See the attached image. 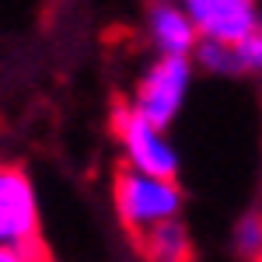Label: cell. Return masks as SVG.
<instances>
[{
	"instance_id": "cell-1",
	"label": "cell",
	"mask_w": 262,
	"mask_h": 262,
	"mask_svg": "<svg viewBox=\"0 0 262 262\" xmlns=\"http://www.w3.org/2000/svg\"><path fill=\"white\" fill-rule=\"evenodd\" d=\"M112 206L122 227L133 238H140L143 231L158 224L182 221L185 192L179 179H158V175H143L133 168H119L112 175Z\"/></svg>"
},
{
	"instance_id": "cell-2",
	"label": "cell",
	"mask_w": 262,
	"mask_h": 262,
	"mask_svg": "<svg viewBox=\"0 0 262 262\" xmlns=\"http://www.w3.org/2000/svg\"><path fill=\"white\" fill-rule=\"evenodd\" d=\"M192 81H196V63L182 60V56H150L143 63V70L133 81V91L126 105L150 119L154 126L168 129L171 122L182 116L185 101H189V91H192Z\"/></svg>"
},
{
	"instance_id": "cell-3",
	"label": "cell",
	"mask_w": 262,
	"mask_h": 262,
	"mask_svg": "<svg viewBox=\"0 0 262 262\" xmlns=\"http://www.w3.org/2000/svg\"><path fill=\"white\" fill-rule=\"evenodd\" d=\"M112 137H116V147L122 154V168L158 175V179H179L182 158L168 137V129L137 116L126 101L112 108Z\"/></svg>"
},
{
	"instance_id": "cell-4",
	"label": "cell",
	"mask_w": 262,
	"mask_h": 262,
	"mask_svg": "<svg viewBox=\"0 0 262 262\" xmlns=\"http://www.w3.org/2000/svg\"><path fill=\"white\" fill-rule=\"evenodd\" d=\"M28 245H42L39 189L21 164L0 161V248Z\"/></svg>"
},
{
	"instance_id": "cell-5",
	"label": "cell",
	"mask_w": 262,
	"mask_h": 262,
	"mask_svg": "<svg viewBox=\"0 0 262 262\" xmlns=\"http://www.w3.org/2000/svg\"><path fill=\"white\" fill-rule=\"evenodd\" d=\"M143 42L150 46L154 56H182L192 60L200 49V28L189 14V7L179 0H150L140 18Z\"/></svg>"
},
{
	"instance_id": "cell-6",
	"label": "cell",
	"mask_w": 262,
	"mask_h": 262,
	"mask_svg": "<svg viewBox=\"0 0 262 262\" xmlns=\"http://www.w3.org/2000/svg\"><path fill=\"white\" fill-rule=\"evenodd\" d=\"M185 7L203 42L242 46L262 28V0H189Z\"/></svg>"
},
{
	"instance_id": "cell-7",
	"label": "cell",
	"mask_w": 262,
	"mask_h": 262,
	"mask_svg": "<svg viewBox=\"0 0 262 262\" xmlns=\"http://www.w3.org/2000/svg\"><path fill=\"white\" fill-rule=\"evenodd\" d=\"M137 248L143 262H192V252H196L185 221H168L143 231L137 238Z\"/></svg>"
},
{
	"instance_id": "cell-8",
	"label": "cell",
	"mask_w": 262,
	"mask_h": 262,
	"mask_svg": "<svg viewBox=\"0 0 262 262\" xmlns=\"http://www.w3.org/2000/svg\"><path fill=\"white\" fill-rule=\"evenodd\" d=\"M231 248L242 262H259L262 259V210L242 213L231 227Z\"/></svg>"
},
{
	"instance_id": "cell-9",
	"label": "cell",
	"mask_w": 262,
	"mask_h": 262,
	"mask_svg": "<svg viewBox=\"0 0 262 262\" xmlns=\"http://www.w3.org/2000/svg\"><path fill=\"white\" fill-rule=\"evenodd\" d=\"M196 70L217 74V77H242V60H238V46H221V42H200L196 49Z\"/></svg>"
},
{
	"instance_id": "cell-10",
	"label": "cell",
	"mask_w": 262,
	"mask_h": 262,
	"mask_svg": "<svg viewBox=\"0 0 262 262\" xmlns=\"http://www.w3.org/2000/svg\"><path fill=\"white\" fill-rule=\"evenodd\" d=\"M238 60H242V77H248V74L262 77V28L238 46Z\"/></svg>"
},
{
	"instance_id": "cell-11",
	"label": "cell",
	"mask_w": 262,
	"mask_h": 262,
	"mask_svg": "<svg viewBox=\"0 0 262 262\" xmlns=\"http://www.w3.org/2000/svg\"><path fill=\"white\" fill-rule=\"evenodd\" d=\"M0 262H49V252L42 245L28 248H0Z\"/></svg>"
},
{
	"instance_id": "cell-12",
	"label": "cell",
	"mask_w": 262,
	"mask_h": 262,
	"mask_svg": "<svg viewBox=\"0 0 262 262\" xmlns=\"http://www.w3.org/2000/svg\"><path fill=\"white\" fill-rule=\"evenodd\" d=\"M179 4H189V0H179Z\"/></svg>"
},
{
	"instance_id": "cell-13",
	"label": "cell",
	"mask_w": 262,
	"mask_h": 262,
	"mask_svg": "<svg viewBox=\"0 0 262 262\" xmlns=\"http://www.w3.org/2000/svg\"><path fill=\"white\" fill-rule=\"evenodd\" d=\"M259 262H262V259H259Z\"/></svg>"
}]
</instances>
